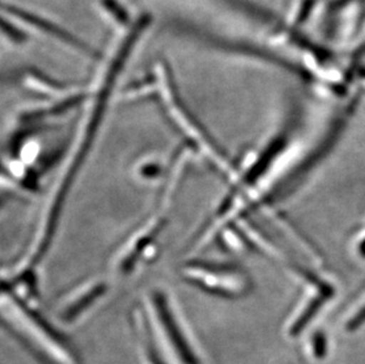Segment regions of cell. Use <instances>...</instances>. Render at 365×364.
<instances>
[{
	"label": "cell",
	"instance_id": "1",
	"mask_svg": "<svg viewBox=\"0 0 365 364\" xmlns=\"http://www.w3.org/2000/svg\"><path fill=\"white\" fill-rule=\"evenodd\" d=\"M1 313L11 330L48 364H82L64 335L39 313L37 303L4 288Z\"/></svg>",
	"mask_w": 365,
	"mask_h": 364
},
{
	"label": "cell",
	"instance_id": "2",
	"mask_svg": "<svg viewBox=\"0 0 365 364\" xmlns=\"http://www.w3.org/2000/svg\"><path fill=\"white\" fill-rule=\"evenodd\" d=\"M156 342L167 358L176 364H201L190 328L174 295L156 286L149 290L140 303Z\"/></svg>",
	"mask_w": 365,
	"mask_h": 364
},
{
	"label": "cell",
	"instance_id": "3",
	"mask_svg": "<svg viewBox=\"0 0 365 364\" xmlns=\"http://www.w3.org/2000/svg\"><path fill=\"white\" fill-rule=\"evenodd\" d=\"M155 212L136 227L115 250L109 261L111 279H125L152 263L158 252V241L167 223L165 210L170 200L160 198Z\"/></svg>",
	"mask_w": 365,
	"mask_h": 364
},
{
	"label": "cell",
	"instance_id": "4",
	"mask_svg": "<svg viewBox=\"0 0 365 364\" xmlns=\"http://www.w3.org/2000/svg\"><path fill=\"white\" fill-rule=\"evenodd\" d=\"M183 282L222 298H238L242 293V275L228 264L190 261L180 268Z\"/></svg>",
	"mask_w": 365,
	"mask_h": 364
},
{
	"label": "cell",
	"instance_id": "5",
	"mask_svg": "<svg viewBox=\"0 0 365 364\" xmlns=\"http://www.w3.org/2000/svg\"><path fill=\"white\" fill-rule=\"evenodd\" d=\"M110 290V280L104 275H96L78 283L64 292L56 302L55 313L62 323L73 325L86 320Z\"/></svg>",
	"mask_w": 365,
	"mask_h": 364
},
{
	"label": "cell",
	"instance_id": "6",
	"mask_svg": "<svg viewBox=\"0 0 365 364\" xmlns=\"http://www.w3.org/2000/svg\"><path fill=\"white\" fill-rule=\"evenodd\" d=\"M135 335L138 338V348L141 351L145 364H168V358L165 356L159 343L156 342L145 318V311L140 304L135 306L131 315Z\"/></svg>",
	"mask_w": 365,
	"mask_h": 364
},
{
	"label": "cell",
	"instance_id": "7",
	"mask_svg": "<svg viewBox=\"0 0 365 364\" xmlns=\"http://www.w3.org/2000/svg\"><path fill=\"white\" fill-rule=\"evenodd\" d=\"M170 162L167 165L163 155L150 153L145 154L134 162L131 168V176L135 182L140 185L150 186L167 180Z\"/></svg>",
	"mask_w": 365,
	"mask_h": 364
},
{
	"label": "cell",
	"instance_id": "8",
	"mask_svg": "<svg viewBox=\"0 0 365 364\" xmlns=\"http://www.w3.org/2000/svg\"><path fill=\"white\" fill-rule=\"evenodd\" d=\"M9 11H11V14L17 16L18 18H21L23 21H28L32 26L41 29L43 31H46V34L48 32V34L53 36V37L59 38L61 41H66L68 44L75 46V48L81 49V50L86 52V54H89V55H96V52L91 51L86 44L81 43V41H78L77 38L71 35H68L66 31H63V30H61V29H59L58 26H56V25H52L50 21H43L41 18L29 14V12H24V11L21 10V9H17V7L10 6L9 7Z\"/></svg>",
	"mask_w": 365,
	"mask_h": 364
},
{
	"label": "cell",
	"instance_id": "9",
	"mask_svg": "<svg viewBox=\"0 0 365 364\" xmlns=\"http://www.w3.org/2000/svg\"><path fill=\"white\" fill-rule=\"evenodd\" d=\"M324 298V295H322V297H318L317 299H314V302L311 303L309 308L305 310V313H303V316L300 317L299 320H297L294 327H293L292 333H299L300 330L303 329V328L307 325V322L314 317V313H317L319 308L323 305Z\"/></svg>",
	"mask_w": 365,
	"mask_h": 364
},
{
	"label": "cell",
	"instance_id": "10",
	"mask_svg": "<svg viewBox=\"0 0 365 364\" xmlns=\"http://www.w3.org/2000/svg\"><path fill=\"white\" fill-rule=\"evenodd\" d=\"M363 322H365V306L356 315L355 318L349 323V329H356V328H359Z\"/></svg>",
	"mask_w": 365,
	"mask_h": 364
},
{
	"label": "cell",
	"instance_id": "11",
	"mask_svg": "<svg viewBox=\"0 0 365 364\" xmlns=\"http://www.w3.org/2000/svg\"><path fill=\"white\" fill-rule=\"evenodd\" d=\"M361 252L365 256V241L363 243L362 246H361Z\"/></svg>",
	"mask_w": 365,
	"mask_h": 364
}]
</instances>
